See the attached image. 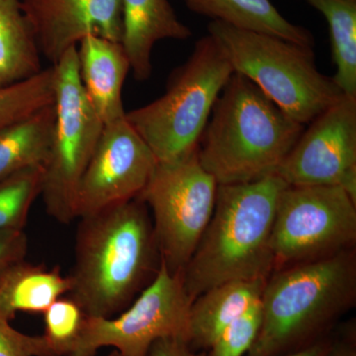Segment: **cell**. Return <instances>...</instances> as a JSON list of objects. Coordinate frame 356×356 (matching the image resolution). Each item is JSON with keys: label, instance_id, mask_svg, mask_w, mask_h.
Masks as SVG:
<instances>
[{"label": "cell", "instance_id": "cell-1", "mask_svg": "<svg viewBox=\"0 0 356 356\" xmlns=\"http://www.w3.org/2000/svg\"><path fill=\"white\" fill-rule=\"evenodd\" d=\"M79 219L67 294L88 317L110 318L158 273L161 257L153 221L139 198Z\"/></svg>", "mask_w": 356, "mask_h": 356}, {"label": "cell", "instance_id": "cell-2", "mask_svg": "<svg viewBox=\"0 0 356 356\" xmlns=\"http://www.w3.org/2000/svg\"><path fill=\"white\" fill-rule=\"evenodd\" d=\"M287 186L276 175L218 185L212 218L181 273L192 300L229 281L268 280L274 271V217Z\"/></svg>", "mask_w": 356, "mask_h": 356}, {"label": "cell", "instance_id": "cell-3", "mask_svg": "<svg viewBox=\"0 0 356 356\" xmlns=\"http://www.w3.org/2000/svg\"><path fill=\"white\" fill-rule=\"evenodd\" d=\"M304 129L252 81L234 72L199 140L198 159L218 185L255 181L276 175Z\"/></svg>", "mask_w": 356, "mask_h": 356}, {"label": "cell", "instance_id": "cell-4", "mask_svg": "<svg viewBox=\"0 0 356 356\" xmlns=\"http://www.w3.org/2000/svg\"><path fill=\"white\" fill-rule=\"evenodd\" d=\"M261 294V330L247 356L303 350L355 305L356 257L346 250L273 271Z\"/></svg>", "mask_w": 356, "mask_h": 356}, {"label": "cell", "instance_id": "cell-5", "mask_svg": "<svg viewBox=\"0 0 356 356\" xmlns=\"http://www.w3.org/2000/svg\"><path fill=\"white\" fill-rule=\"evenodd\" d=\"M208 35L221 47L234 72L252 81L302 125L344 95L332 77L318 70L313 47L221 21H211Z\"/></svg>", "mask_w": 356, "mask_h": 356}, {"label": "cell", "instance_id": "cell-6", "mask_svg": "<svg viewBox=\"0 0 356 356\" xmlns=\"http://www.w3.org/2000/svg\"><path fill=\"white\" fill-rule=\"evenodd\" d=\"M233 74L221 47L207 35L173 72L165 95L126 112L158 163L177 161L197 149L215 102Z\"/></svg>", "mask_w": 356, "mask_h": 356}, {"label": "cell", "instance_id": "cell-7", "mask_svg": "<svg viewBox=\"0 0 356 356\" xmlns=\"http://www.w3.org/2000/svg\"><path fill=\"white\" fill-rule=\"evenodd\" d=\"M56 120L43 163L41 194L47 213L63 224L76 219L77 189L102 136L103 123L89 103L79 72L77 46L51 65Z\"/></svg>", "mask_w": 356, "mask_h": 356}, {"label": "cell", "instance_id": "cell-8", "mask_svg": "<svg viewBox=\"0 0 356 356\" xmlns=\"http://www.w3.org/2000/svg\"><path fill=\"white\" fill-rule=\"evenodd\" d=\"M218 184L201 165L198 147L168 163H158L139 198L153 212L161 261L181 273L209 224Z\"/></svg>", "mask_w": 356, "mask_h": 356}, {"label": "cell", "instance_id": "cell-9", "mask_svg": "<svg viewBox=\"0 0 356 356\" xmlns=\"http://www.w3.org/2000/svg\"><path fill=\"white\" fill-rule=\"evenodd\" d=\"M356 202L337 186H287L274 217V271L351 250Z\"/></svg>", "mask_w": 356, "mask_h": 356}, {"label": "cell", "instance_id": "cell-10", "mask_svg": "<svg viewBox=\"0 0 356 356\" xmlns=\"http://www.w3.org/2000/svg\"><path fill=\"white\" fill-rule=\"evenodd\" d=\"M192 302L181 273H170L161 261L153 281L118 318L86 316L67 356H95L104 346H112L120 356H146L156 339L187 341Z\"/></svg>", "mask_w": 356, "mask_h": 356}, {"label": "cell", "instance_id": "cell-11", "mask_svg": "<svg viewBox=\"0 0 356 356\" xmlns=\"http://www.w3.org/2000/svg\"><path fill=\"white\" fill-rule=\"evenodd\" d=\"M288 186H337L356 202V97L343 95L304 129L278 168Z\"/></svg>", "mask_w": 356, "mask_h": 356}, {"label": "cell", "instance_id": "cell-12", "mask_svg": "<svg viewBox=\"0 0 356 356\" xmlns=\"http://www.w3.org/2000/svg\"><path fill=\"white\" fill-rule=\"evenodd\" d=\"M156 163L153 152L126 117L103 126L77 189L76 219L139 197Z\"/></svg>", "mask_w": 356, "mask_h": 356}, {"label": "cell", "instance_id": "cell-13", "mask_svg": "<svg viewBox=\"0 0 356 356\" xmlns=\"http://www.w3.org/2000/svg\"><path fill=\"white\" fill-rule=\"evenodd\" d=\"M39 51L55 65L93 34L121 42V0H21Z\"/></svg>", "mask_w": 356, "mask_h": 356}, {"label": "cell", "instance_id": "cell-14", "mask_svg": "<svg viewBox=\"0 0 356 356\" xmlns=\"http://www.w3.org/2000/svg\"><path fill=\"white\" fill-rule=\"evenodd\" d=\"M79 46V77L103 125L125 118L122 90L131 65L123 46L93 34L84 37Z\"/></svg>", "mask_w": 356, "mask_h": 356}, {"label": "cell", "instance_id": "cell-15", "mask_svg": "<svg viewBox=\"0 0 356 356\" xmlns=\"http://www.w3.org/2000/svg\"><path fill=\"white\" fill-rule=\"evenodd\" d=\"M120 43L137 81L149 79L154 44L165 39L187 40L191 30L178 19L168 0H121Z\"/></svg>", "mask_w": 356, "mask_h": 356}, {"label": "cell", "instance_id": "cell-16", "mask_svg": "<svg viewBox=\"0 0 356 356\" xmlns=\"http://www.w3.org/2000/svg\"><path fill=\"white\" fill-rule=\"evenodd\" d=\"M266 280H235L199 295L192 302L187 343L193 350L206 351L238 316L261 298Z\"/></svg>", "mask_w": 356, "mask_h": 356}, {"label": "cell", "instance_id": "cell-17", "mask_svg": "<svg viewBox=\"0 0 356 356\" xmlns=\"http://www.w3.org/2000/svg\"><path fill=\"white\" fill-rule=\"evenodd\" d=\"M70 288L69 276L58 267L47 268L23 259L0 271V312L9 320L17 312L44 313Z\"/></svg>", "mask_w": 356, "mask_h": 356}, {"label": "cell", "instance_id": "cell-18", "mask_svg": "<svg viewBox=\"0 0 356 356\" xmlns=\"http://www.w3.org/2000/svg\"><path fill=\"white\" fill-rule=\"evenodd\" d=\"M193 13L212 21L266 33L273 36L314 47V37L301 26L293 24L270 0H184Z\"/></svg>", "mask_w": 356, "mask_h": 356}, {"label": "cell", "instance_id": "cell-19", "mask_svg": "<svg viewBox=\"0 0 356 356\" xmlns=\"http://www.w3.org/2000/svg\"><path fill=\"white\" fill-rule=\"evenodd\" d=\"M56 120L55 102L0 128V181L34 165H43Z\"/></svg>", "mask_w": 356, "mask_h": 356}, {"label": "cell", "instance_id": "cell-20", "mask_svg": "<svg viewBox=\"0 0 356 356\" xmlns=\"http://www.w3.org/2000/svg\"><path fill=\"white\" fill-rule=\"evenodd\" d=\"M40 55L21 0H0V88L41 72Z\"/></svg>", "mask_w": 356, "mask_h": 356}, {"label": "cell", "instance_id": "cell-21", "mask_svg": "<svg viewBox=\"0 0 356 356\" xmlns=\"http://www.w3.org/2000/svg\"><path fill=\"white\" fill-rule=\"evenodd\" d=\"M329 25L332 76L344 95L356 97V0H305Z\"/></svg>", "mask_w": 356, "mask_h": 356}, {"label": "cell", "instance_id": "cell-22", "mask_svg": "<svg viewBox=\"0 0 356 356\" xmlns=\"http://www.w3.org/2000/svg\"><path fill=\"white\" fill-rule=\"evenodd\" d=\"M55 102L54 67L24 81L0 88V128Z\"/></svg>", "mask_w": 356, "mask_h": 356}, {"label": "cell", "instance_id": "cell-23", "mask_svg": "<svg viewBox=\"0 0 356 356\" xmlns=\"http://www.w3.org/2000/svg\"><path fill=\"white\" fill-rule=\"evenodd\" d=\"M43 166L34 165L0 181V231L23 229L35 199L41 194Z\"/></svg>", "mask_w": 356, "mask_h": 356}, {"label": "cell", "instance_id": "cell-24", "mask_svg": "<svg viewBox=\"0 0 356 356\" xmlns=\"http://www.w3.org/2000/svg\"><path fill=\"white\" fill-rule=\"evenodd\" d=\"M43 314L44 337L58 356H67L83 329L86 314L70 297L56 300Z\"/></svg>", "mask_w": 356, "mask_h": 356}, {"label": "cell", "instance_id": "cell-25", "mask_svg": "<svg viewBox=\"0 0 356 356\" xmlns=\"http://www.w3.org/2000/svg\"><path fill=\"white\" fill-rule=\"evenodd\" d=\"M262 321L261 300L227 327L213 343L207 356H245L254 344Z\"/></svg>", "mask_w": 356, "mask_h": 356}, {"label": "cell", "instance_id": "cell-26", "mask_svg": "<svg viewBox=\"0 0 356 356\" xmlns=\"http://www.w3.org/2000/svg\"><path fill=\"white\" fill-rule=\"evenodd\" d=\"M10 321L0 312V356H58L46 337L21 334Z\"/></svg>", "mask_w": 356, "mask_h": 356}, {"label": "cell", "instance_id": "cell-27", "mask_svg": "<svg viewBox=\"0 0 356 356\" xmlns=\"http://www.w3.org/2000/svg\"><path fill=\"white\" fill-rule=\"evenodd\" d=\"M27 252L28 238L23 229L0 231V271L25 259Z\"/></svg>", "mask_w": 356, "mask_h": 356}, {"label": "cell", "instance_id": "cell-28", "mask_svg": "<svg viewBox=\"0 0 356 356\" xmlns=\"http://www.w3.org/2000/svg\"><path fill=\"white\" fill-rule=\"evenodd\" d=\"M146 356H207V351L192 350L182 337H163L152 344Z\"/></svg>", "mask_w": 356, "mask_h": 356}, {"label": "cell", "instance_id": "cell-29", "mask_svg": "<svg viewBox=\"0 0 356 356\" xmlns=\"http://www.w3.org/2000/svg\"><path fill=\"white\" fill-rule=\"evenodd\" d=\"M322 356H356L355 341L353 339L331 341L327 350Z\"/></svg>", "mask_w": 356, "mask_h": 356}, {"label": "cell", "instance_id": "cell-30", "mask_svg": "<svg viewBox=\"0 0 356 356\" xmlns=\"http://www.w3.org/2000/svg\"><path fill=\"white\" fill-rule=\"evenodd\" d=\"M331 341L321 339L316 343H312L311 346H307L303 350L294 351V353H287V355L281 356H322L325 351L327 350Z\"/></svg>", "mask_w": 356, "mask_h": 356}, {"label": "cell", "instance_id": "cell-31", "mask_svg": "<svg viewBox=\"0 0 356 356\" xmlns=\"http://www.w3.org/2000/svg\"><path fill=\"white\" fill-rule=\"evenodd\" d=\"M109 356H120V355H119L118 351L114 350L111 353H110Z\"/></svg>", "mask_w": 356, "mask_h": 356}]
</instances>
